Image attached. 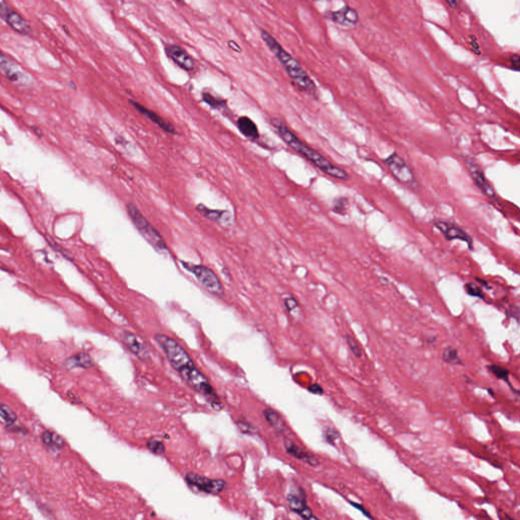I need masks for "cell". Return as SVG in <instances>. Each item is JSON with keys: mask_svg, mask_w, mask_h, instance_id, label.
<instances>
[{"mask_svg": "<svg viewBox=\"0 0 520 520\" xmlns=\"http://www.w3.org/2000/svg\"><path fill=\"white\" fill-rule=\"evenodd\" d=\"M273 124H274L279 136L291 149H293L295 152L299 153L301 156L306 158L313 165H315L318 169H320L323 173H325L330 177L340 179V180H348L349 176L344 169L337 167L330 161H328L326 158H324L319 152H317L313 148H311L308 145H306L305 143H303L298 136H296L287 127V125L282 121L274 120Z\"/></svg>", "mask_w": 520, "mask_h": 520, "instance_id": "obj_1", "label": "cell"}, {"mask_svg": "<svg viewBox=\"0 0 520 520\" xmlns=\"http://www.w3.org/2000/svg\"><path fill=\"white\" fill-rule=\"evenodd\" d=\"M261 38L269 50L274 54L277 60L281 63L285 70L289 75V77L293 80V82L300 87L302 90L315 96L317 87L312 79L307 75V73L303 69L301 64L291 55L289 54L281 45L266 31H261Z\"/></svg>", "mask_w": 520, "mask_h": 520, "instance_id": "obj_2", "label": "cell"}, {"mask_svg": "<svg viewBox=\"0 0 520 520\" xmlns=\"http://www.w3.org/2000/svg\"><path fill=\"white\" fill-rule=\"evenodd\" d=\"M128 216L140 233V235L145 238V240L151 244L156 250L160 252H167L168 247L167 244L162 237V235L157 231V229L146 219V217L139 211V209L133 203H127L126 205Z\"/></svg>", "mask_w": 520, "mask_h": 520, "instance_id": "obj_3", "label": "cell"}, {"mask_svg": "<svg viewBox=\"0 0 520 520\" xmlns=\"http://www.w3.org/2000/svg\"><path fill=\"white\" fill-rule=\"evenodd\" d=\"M154 339L165 352L171 366L179 374L195 365L186 349L172 338L166 335L157 334Z\"/></svg>", "mask_w": 520, "mask_h": 520, "instance_id": "obj_4", "label": "cell"}, {"mask_svg": "<svg viewBox=\"0 0 520 520\" xmlns=\"http://www.w3.org/2000/svg\"><path fill=\"white\" fill-rule=\"evenodd\" d=\"M182 266L190 271L198 280V282L208 292L216 295H223L224 289L219 276L208 267L201 264H193L182 261Z\"/></svg>", "mask_w": 520, "mask_h": 520, "instance_id": "obj_5", "label": "cell"}, {"mask_svg": "<svg viewBox=\"0 0 520 520\" xmlns=\"http://www.w3.org/2000/svg\"><path fill=\"white\" fill-rule=\"evenodd\" d=\"M383 163L388 168L389 172L401 184L412 188L418 187V181L409 165L396 153L383 160Z\"/></svg>", "mask_w": 520, "mask_h": 520, "instance_id": "obj_6", "label": "cell"}, {"mask_svg": "<svg viewBox=\"0 0 520 520\" xmlns=\"http://www.w3.org/2000/svg\"><path fill=\"white\" fill-rule=\"evenodd\" d=\"M0 70L2 74L13 84L21 87H30L33 86V78L26 73L16 62L6 56L0 50Z\"/></svg>", "mask_w": 520, "mask_h": 520, "instance_id": "obj_7", "label": "cell"}, {"mask_svg": "<svg viewBox=\"0 0 520 520\" xmlns=\"http://www.w3.org/2000/svg\"><path fill=\"white\" fill-rule=\"evenodd\" d=\"M288 503L292 511L297 513L303 520H320L316 517L307 505V497L302 487L291 488L288 493Z\"/></svg>", "mask_w": 520, "mask_h": 520, "instance_id": "obj_8", "label": "cell"}, {"mask_svg": "<svg viewBox=\"0 0 520 520\" xmlns=\"http://www.w3.org/2000/svg\"><path fill=\"white\" fill-rule=\"evenodd\" d=\"M185 481L190 487H194L197 490L210 495H219L227 488V483L222 479L211 480L192 472L186 475Z\"/></svg>", "mask_w": 520, "mask_h": 520, "instance_id": "obj_9", "label": "cell"}, {"mask_svg": "<svg viewBox=\"0 0 520 520\" xmlns=\"http://www.w3.org/2000/svg\"><path fill=\"white\" fill-rule=\"evenodd\" d=\"M0 17L18 34L23 36L31 35L32 29L27 20L6 2H0Z\"/></svg>", "mask_w": 520, "mask_h": 520, "instance_id": "obj_10", "label": "cell"}, {"mask_svg": "<svg viewBox=\"0 0 520 520\" xmlns=\"http://www.w3.org/2000/svg\"><path fill=\"white\" fill-rule=\"evenodd\" d=\"M463 160H464L466 169L468 170L471 178L474 179V182L478 186V188L481 189V191L490 199L497 200L498 197H497V194H496L494 188L487 181L485 174L483 172L482 168L479 166V164L472 158H469V157H464Z\"/></svg>", "mask_w": 520, "mask_h": 520, "instance_id": "obj_11", "label": "cell"}, {"mask_svg": "<svg viewBox=\"0 0 520 520\" xmlns=\"http://www.w3.org/2000/svg\"><path fill=\"white\" fill-rule=\"evenodd\" d=\"M433 224L435 228L441 232V234L445 237L446 240H448V241L460 240V241L465 242L470 250L474 249L471 237L457 225L450 223V222L441 221V220L434 221Z\"/></svg>", "mask_w": 520, "mask_h": 520, "instance_id": "obj_12", "label": "cell"}, {"mask_svg": "<svg viewBox=\"0 0 520 520\" xmlns=\"http://www.w3.org/2000/svg\"><path fill=\"white\" fill-rule=\"evenodd\" d=\"M324 17H326L330 21H334L335 23H338V25L344 26V27L356 26L359 21L358 11L354 8L347 6V5L344 6L340 10L326 11L324 13Z\"/></svg>", "mask_w": 520, "mask_h": 520, "instance_id": "obj_13", "label": "cell"}, {"mask_svg": "<svg viewBox=\"0 0 520 520\" xmlns=\"http://www.w3.org/2000/svg\"><path fill=\"white\" fill-rule=\"evenodd\" d=\"M120 339L126 347L138 359L143 361H149L151 359L150 350L147 345L139 340V338L132 333L122 332L120 335Z\"/></svg>", "mask_w": 520, "mask_h": 520, "instance_id": "obj_14", "label": "cell"}, {"mask_svg": "<svg viewBox=\"0 0 520 520\" xmlns=\"http://www.w3.org/2000/svg\"><path fill=\"white\" fill-rule=\"evenodd\" d=\"M165 51L167 56L182 69L186 72H191L194 69L195 63L193 58L182 47L178 45H168L166 46Z\"/></svg>", "mask_w": 520, "mask_h": 520, "instance_id": "obj_15", "label": "cell"}, {"mask_svg": "<svg viewBox=\"0 0 520 520\" xmlns=\"http://www.w3.org/2000/svg\"><path fill=\"white\" fill-rule=\"evenodd\" d=\"M130 103L132 104V106H133V107H134V108H135L138 112H140L143 115L147 116L150 120H152L154 123H156V124H157L160 128H162L164 131H166V132H168V133H171V134H175V133H176V129H175V127H174L173 125H172L170 122H168V121H166L165 119H163V118H162L159 114H157V113H155L154 111H152V110H150V109L146 108L145 106H141L140 104H138V103H136V102H134V101H130Z\"/></svg>", "mask_w": 520, "mask_h": 520, "instance_id": "obj_16", "label": "cell"}, {"mask_svg": "<svg viewBox=\"0 0 520 520\" xmlns=\"http://www.w3.org/2000/svg\"><path fill=\"white\" fill-rule=\"evenodd\" d=\"M285 447H286L287 452L291 456H293V457H295V458H297L299 460H302V461H304L307 464L312 465V466H316V465L319 464V461H318V459L316 457H314L313 455L307 453L305 450H303L301 447L296 445L290 439H286L285 440Z\"/></svg>", "mask_w": 520, "mask_h": 520, "instance_id": "obj_17", "label": "cell"}, {"mask_svg": "<svg viewBox=\"0 0 520 520\" xmlns=\"http://www.w3.org/2000/svg\"><path fill=\"white\" fill-rule=\"evenodd\" d=\"M196 208L205 218H207L214 222H217L223 226H231V224H232V215L227 210L210 209L203 204H198Z\"/></svg>", "mask_w": 520, "mask_h": 520, "instance_id": "obj_18", "label": "cell"}, {"mask_svg": "<svg viewBox=\"0 0 520 520\" xmlns=\"http://www.w3.org/2000/svg\"><path fill=\"white\" fill-rule=\"evenodd\" d=\"M237 126L240 132L247 138L255 140L259 137V132L256 124L246 116H242L237 121Z\"/></svg>", "mask_w": 520, "mask_h": 520, "instance_id": "obj_19", "label": "cell"}, {"mask_svg": "<svg viewBox=\"0 0 520 520\" xmlns=\"http://www.w3.org/2000/svg\"><path fill=\"white\" fill-rule=\"evenodd\" d=\"M263 417L268 423V425L274 429L278 433H285L287 430V425L280 415L276 413L274 410L271 409H265L263 411Z\"/></svg>", "mask_w": 520, "mask_h": 520, "instance_id": "obj_20", "label": "cell"}, {"mask_svg": "<svg viewBox=\"0 0 520 520\" xmlns=\"http://www.w3.org/2000/svg\"><path fill=\"white\" fill-rule=\"evenodd\" d=\"M65 365L68 369H73V368L87 369L92 366V359L89 354H87L86 352H80V353L67 359L65 362Z\"/></svg>", "mask_w": 520, "mask_h": 520, "instance_id": "obj_21", "label": "cell"}, {"mask_svg": "<svg viewBox=\"0 0 520 520\" xmlns=\"http://www.w3.org/2000/svg\"><path fill=\"white\" fill-rule=\"evenodd\" d=\"M442 360L450 365H462V361L458 354L456 348L453 347H447L444 348L442 352Z\"/></svg>", "mask_w": 520, "mask_h": 520, "instance_id": "obj_22", "label": "cell"}, {"mask_svg": "<svg viewBox=\"0 0 520 520\" xmlns=\"http://www.w3.org/2000/svg\"><path fill=\"white\" fill-rule=\"evenodd\" d=\"M487 369L499 380H503L505 381L506 383H508V385L512 388L510 382H509V371L499 365H496V364H492V365H489L487 366ZM513 389V388H512Z\"/></svg>", "mask_w": 520, "mask_h": 520, "instance_id": "obj_23", "label": "cell"}, {"mask_svg": "<svg viewBox=\"0 0 520 520\" xmlns=\"http://www.w3.org/2000/svg\"><path fill=\"white\" fill-rule=\"evenodd\" d=\"M348 200L347 197H338L334 200L333 210L338 215H346L347 210Z\"/></svg>", "mask_w": 520, "mask_h": 520, "instance_id": "obj_24", "label": "cell"}, {"mask_svg": "<svg viewBox=\"0 0 520 520\" xmlns=\"http://www.w3.org/2000/svg\"><path fill=\"white\" fill-rule=\"evenodd\" d=\"M0 417L7 424H13L16 421V416L12 412V410L2 403H0Z\"/></svg>", "mask_w": 520, "mask_h": 520, "instance_id": "obj_25", "label": "cell"}, {"mask_svg": "<svg viewBox=\"0 0 520 520\" xmlns=\"http://www.w3.org/2000/svg\"><path fill=\"white\" fill-rule=\"evenodd\" d=\"M202 98L204 100V102H206L208 105H210L212 108H216V109H223L225 108V101L224 100H221V99H218V98H215L214 96H211L209 92H203L202 93Z\"/></svg>", "mask_w": 520, "mask_h": 520, "instance_id": "obj_26", "label": "cell"}, {"mask_svg": "<svg viewBox=\"0 0 520 520\" xmlns=\"http://www.w3.org/2000/svg\"><path fill=\"white\" fill-rule=\"evenodd\" d=\"M464 289L466 291V293L471 296V297H476V298H480V299H485V295L482 291V288L477 286L476 283L474 282H466L465 286H464Z\"/></svg>", "mask_w": 520, "mask_h": 520, "instance_id": "obj_27", "label": "cell"}, {"mask_svg": "<svg viewBox=\"0 0 520 520\" xmlns=\"http://www.w3.org/2000/svg\"><path fill=\"white\" fill-rule=\"evenodd\" d=\"M147 446L149 448L150 451H152L153 453L157 454V455H162L165 453V446L164 444L159 441V440H156V439H151L148 441L147 443Z\"/></svg>", "mask_w": 520, "mask_h": 520, "instance_id": "obj_28", "label": "cell"}, {"mask_svg": "<svg viewBox=\"0 0 520 520\" xmlns=\"http://www.w3.org/2000/svg\"><path fill=\"white\" fill-rule=\"evenodd\" d=\"M346 341H347V346L349 347L350 351L353 353V356L357 358H361L363 352H362V349L359 346L358 342L349 335H346Z\"/></svg>", "mask_w": 520, "mask_h": 520, "instance_id": "obj_29", "label": "cell"}, {"mask_svg": "<svg viewBox=\"0 0 520 520\" xmlns=\"http://www.w3.org/2000/svg\"><path fill=\"white\" fill-rule=\"evenodd\" d=\"M323 435H324V439L326 440V442H328L330 445H336V442L340 438V434L334 428L324 429Z\"/></svg>", "mask_w": 520, "mask_h": 520, "instance_id": "obj_30", "label": "cell"}, {"mask_svg": "<svg viewBox=\"0 0 520 520\" xmlns=\"http://www.w3.org/2000/svg\"><path fill=\"white\" fill-rule=\"evenodd\" d=\"M285 304L288 309V311H293L295 308L298 307V303L293 297H288L285 299Z\"/></svg>", "mask_w": 520, "mask_h": 520, "instance_id": "obj_31", "label": "cell"}, {"mask_svg": "<svg viewBox=\"0 0 520 520\" xmlns=\"http://www.w3.org/2000/svg\"><path fill=\"white\" fill-rule=\"evenodd\" d=\"M349 504H350V505H351L352 507H354L356 509L360 510V511H361V512H362V513H363L364 515H366V516H367L368 518H370V519L373 520V518H372V516H371V515H370V513H369V511H368L367 509H365V508H364V507H363L362 505H360L359 503H354V502H351V501H349Z\"/></svg>", "mask_w": 520, "mask_h": 520, "instance_id": "obj_32", "label": "cell"}, {"mask_svg": "<svg viewBox=\"0 0 520 520\" xmlns=\"http://www.w3.org/2000/svg\"><path fill=\"white\" fill-rule=\"evenodd\" d=\"M308 390H309L310 392H312L313 394H318V395H322V394H323V392H324L323 388H322L319 384H313V385L309 386V387H308Z\"/></svg>", "mask_w": 520, "mask_h": 520, "instance_id": "obj_33", "label": "cell"}, {"mask_svg": "<svg viewBox=\"0 0 520 520\" xmlns=\"http://www.w3.org/2000/svg\"><path fill=\"white\" fill-rule=\"evenodd\" d=\"M510 63L515 72L519 70V56L517 54H513L510 57Z\"/></svg>", "mask_w": 520, "mask_h": 520, "instance_id": "obj_34", "label": "cell"}, {"mask_svg": "<svg viewBox=\"0 0 520 520\" xmlns=\"http://www.w3.org/2000/svg\"><path fill=\"white\" fill-rule=\"evenodd\" d=\"M470 39H472V41H470V45H471V49H472V51H474L476 54L480 55V54H481V51H479V50H478V49H480V46H479L478 42L476 41V37L471 36V37H470Z\"/></svg>", "mask_w": 520, "mask_h": 520, "instance_id": "obj_35", "label": "cell"}, {"mask_svg": "<svg viewBox=\"0 0 520 520\" xmlns=\"http://www.w3.org/2000/svg\"><path fill=\"white\" fill-rule=\"evenodd\" d=\"M446 3H447L449 6H451L452 8H457V6H458V4H459L460 2H459V1H455V0H454V1L447 0V1H446Z\"/></svg>", "mask_w": 520, "mask_h": 520, "instance_id": "obj_36", "label": "cell"}, {"mask_svg": "<svg viewBox=\"0 0 520 520\" xmlns=\"http://www.w3.org/2000/svg\"><path fill=\"white\" fill-rule=\"evenodd\" d=\"M32 129H34V132H35V133H36L39 137H41V136L43 135V133L40 131V129H39V128H37L36 126H33V127H32Z\"/></svg>", "mask_w": 520, "mask_h": 520, "instance_id": "obj_37", "label": "cell"}]
</instances>
